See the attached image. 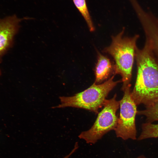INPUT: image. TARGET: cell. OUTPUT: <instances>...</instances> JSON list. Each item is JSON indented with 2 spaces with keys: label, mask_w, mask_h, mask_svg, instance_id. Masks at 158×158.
<instances>
[{
  "label": "cell",
  "mask_w": 158,
  "mask_h": 158,
  "mask_svg": "<svg viewBox=\"0 0 158 158\" xmlns=\"http://www.w3.org/2000/svg\"><path fill=\"white\" fill-rule=\"evenodd\" d=\"M135 56L137 74L131 96L136 105L147 106L158 100V65L147 41L142 49L136 47Z\"/></svg>",
  "instance_id": "6da1fadb"
},
{
  "label": "cell",
  "mask_w": 158,
  "mask_h": 158,
  "mask_svg": "<svg viewBox=\"0 0 158 158\" xmlns=\"http://www.w3.org/2000/svg\"><path fill=\"white\" fill-rule=\"evenodd\" d=\"M124 30L123 28L117 35L112 36L111 44L103 50L114 59V74L121 76L123 91L130 84L136 42L139 37L137 35L132 37H123Z\"/></svg>",
  "instance_id": "7a4b0ae2"
},
{
  "label": "cell",
  "mask_w": 158,
  "mask_h": 158,
  "mask_svg": "<svg viewBox=\"0 0 158 158\" xmlns=\"http://www.w3.org/2000/svg\"><path fill=\"white\" fill-rule=\"evenodd\" d=\"M114 75L103 83L96 84L94 83L86 90L73 96L60 97L61 104L53 108L71 107L85 109L98 114L109 92L118 83L122 82L114 81Z\"/></svg>",
  "instance_id": "3957f363"
},
{
  "label": "cell",
  "mask_w": 158,
  "mask_h": 158,
  "mask_svg": "<svg viewBox=\"0 0 158 158\" xmlns=\"http://www.w3.org/2000/svg\"><path fill=\"white\" fill-rule=\"evenodd\" d=\"M116 96L115 94L112 98L105 100L94 124L88 130L81 132L80 138L87 143L94 144L107 133L114 130L118 118L116 112L120 107V101L116 100Z\"/></svg>",
  "instance_id": "277c9868"
},
{
  "label": "cell",
  "mask_w": 158,
  "mask_h": 158,
  "mask_svg": "<svg viewBox=\"0 0 158 158\" xmlns=\"http://www.w3.org/2000/svg\"><path fill=\"white\" fill-rule=\"evenodd\" d=\"M130 87V84L124 90L123 96L120 101L119 116L114 130L116 137L124 140L137 139L135 119L137 111L131 97Z\"/></svg>",
  "instance_id": "5b68a950"
},
{
  "label": "cell",
  "mask_w": 158,
  "mask_h": 158,
  "mask_svg": "<svg viewBox=\"0 0 158 158\" xmlns=\"http://www.w3.org/2000/svg\"><path fill=\"white\" fill-rule=\"evenodd\" d=\"M16 15L0 18V63L4 56L12 47L15 36L18 32L21 21Z\"/></svg>",
  "instance_id": "8992f818"
},
{
  "label": "cell",
  "mask_w": 158,
  "mask_h": 158,
  "mask_svg": "<svg viewBox=\"0 0 158 158\" xmlns=\"http://www.w3.org/2000/svg\"><path fill=\"white\" fill-rule=\"evenodd\" d=\"M137 16L146 35V41L158 56V17L150 11L142 9Z\"/></svg>",
  "instance_id": "52a82bcc"
},
{
  "label": "cell",
  "mask_w": 158,
  "mask_h": 158,
  "mask_svg": "<svg viewBox=\"0 0 158 158\" xmlns=\"http://www.w3.org/2000/svg\"><path fill=\"white\" fill-rule=\"evenodd\" d=\"M97 62L95 68V80L94 83L99 84L114 74V65L110 59L98 52Z\"/></svg>",
  "instance_id": "ba28073f"
},
{
  "label": "cell",
  "mask_w": 158,
  "mask_h": 158,
  "mask_svg": "<svg viewBox=\"0 0 158 158\" xmlns=\"http://www.w3.org/2000/svg\"><path fill=\"white\" fill-rule=\"evenodd\" d=\"M75 6L86 21L90 31H94L95 27L92 21L86 0H73Z\"/></svg>",
  "instance_id": "9c48e42d"
},
{
  "label": "cell",
  "mask_w": 158,
  "mask_h": 158,
  "mask_svg": "<svg viewBox=\"0 0 158 158\" xmlns=\"http://www.w3.org/2000/svg\"><path fill=\"white\" fill-rule=\"evenodd\" d=\"M142 132L138 140H141L146 139L158 138V124L147 122L143 124Z\"/></svg>",
  "instance_id": "30bf717a"
},
{
  "label": "cell",
  "mask_w": 158,
  "mask_h": 158,
  "mask_svg": "<svg viewBox=\"0 0 158 158\" xmlns=\"http://www.w3.org/2000/svg\"><path fill=\"white\" fill-rule=\"evenodd\" d=\"M78 147L76 145H74V148L71 151V152L69 153V154L68 155L66 156L63 158H69V157L70 156L71 154H73L75 151L78 148Z\"/></svg>",
  "instance_id": "8fae6325"
},
{
  "label": "cell",
  "mask_w": 158,
  "mask_h": 158,
  "mask_svg": "<svg viewBox=\"0 0 158 158\" xmlns=\"http://www.w3.org/2000/svg\"><path fill=\"white\" fill-rule=\"evenodd\" d=\"M136 158H147L146 157H145V156L143 155H141L140 156H138Z\"/></svg>",
  "instance_id": "7c38bea8"
},
{
  "label": "cell",
  "mask_w": 158,
  "mask_h": 158,
  "mask_svg": "<svg viewBox=\"0 0 158 158\" xmlns=\"http://www.w3.org/2000/svg\"><path fill=\"white\" fill-rule=\"evenodd\" d=\"M1 70L0 69V75H1Z\"/></svg>",
  "instance_id": "4fadbf2b"
}]
</instances>
